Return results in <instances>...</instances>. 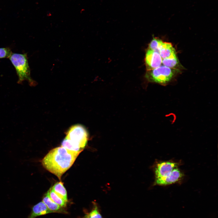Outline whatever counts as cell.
Instances as JSON below:
<instances>
[{
	"label": "cell",
	"mask_w": 218,
	"mask_h": 218,
	"mask_svg": "<svg viewBox=\"0 0 218 218\" xmlns=\"http://www.w3.org/2000/svg\"><path fill=\"white\" fill-rule=\"evenodd\" d=\"M81 152L62 147L50 150L41 161L43 167L60 180L62 175L73 165Z\"/></svg>",
	"instance_id": "6da1fadb"
},
{
	"label": "cell",
	"mask_w": 218,
	"mask_h": 218,
	"mask_svg": "<svg viewBox=\"0 0 218 218\" xmlns=\"http://www.w3.org/2000/svg\"><path fill=\"white\" fill-rule=\"evenodd\" d=\"M9 58L15 68L18 76V83H21L26 80L30 85H34L35 82L30 76V69L26 54L12 53Z\"/></svg>",
	"instance_id": "7a4b0ae2"
},
{
	"label": "cell",
	"mask_w": 218,
	"mask_h": 218,
	"mask_svg": "<svg viewBox=\"0 0 218 218\" xmlns=\"http://www.w3.org/2000/svg\"><path fill=\"white\" fill-rule=\"evenodd\" d=\"M175 72L174 69L161 65L157 68L148 71L146 77L150 82L165 85L172 79Z\"/></svg>",
	"instance_id": "3957f363"
},
{
	"label": "cell",
	"mask_w": 218,
	"mask_h": 218,
	"mask_svg": "<svg viewBox=\"0 0 218 218\" xmlns=\"http://www.w3.org/2000/svg\"><path fill=\"white\" fill-rule=\"evenodd\" d=\"M65 138L83 150L87 143L88 134L84 126L77 124L72 126L69 129Z\"/></svg>",
	"instance_id": "277c9868"
},
{
	"label": "cell",
	"mask_w": 218,
	"mask_h": 218,
	"mask_svg": "<svg viewBox=\"0 0 218 218\" xmlns=\"http://www.w3.org/2000/svg\"><path fill=\"white\" fill-rule=\"evenodd\" d=\"M179 165L177 162L169 161L158 163L154 169L155 179L168 176Z\"/></svg>",
	"instance_id": "5b68a950"
},
{
	"label": "cell",
	"mask_w": 218,
	"mask_h": 218,
	"mask_svg": "<svg viewBox=\"0 0 218 218\" xmlns=\"http://www.w3.org/2000/svg\"><path fill=\"white\" fill-rule=\"evenodd\" d=\"M145 59L148 71L157 68L162 64V59L159 53L149 49L146 52Z\"/></svg>",
	"instance_id": "8992f818"
},
{
	"label": "cell",
	"mask_w": 218,
	"mask_h": 218,
	"mask_svg": "<svg viewBox=\"0 0 218 218\" xmlns=\"http://www.w3.org/2000/svg\"><path fill=\"white\" fill-rule=\"evenodd\" d=\"M183 176L182 172L178 168H175L168 176L155 179L154 185L165 186L175 183L180 180Z\"/></svg>",
	"instance_id": "52a82bcc"
},
{
	"label": "cell",
	"mask_w": 218,
	"mask_h": 218,
	"mask_svg": "<svg viewBox=\"0 0 218 218\" xmlns=\"http://www.w3.org/2000/svg\"><path fill=\"white\" fill-rule=\"evenodd\" d=\"M53 213L49 209L45 203L40 202L31 208V211L27 218H35L40 216Z\"/></svg>",
	"instance_id": "ba28073f"
},
{
	"label": "cell",
	"mask_w": 218,
	"mask_h": 218,
	"mask_svg": "<svg viewBox=\"0 0 218 218\" xmlns=\"http://www.w3.org/2000/svg\"><path fill=\"white\" fill-rule=\"evenodd\" d=\"M159 53L162 59L177 57L174 48L169 42H163Z\"/></svg>",
	"instance_id": "9c48e42d"
},
{
	"label": "cell",
	"mask_w": 218,
	"mask_h": 218,
	"mask_svg": "<svg viewBox=\"0 0 218 218\" xmlns=\"http://www.w3.org/2000/svg\"><path fill=\"white\" fill-rule=\"evenodd\" d=\"M42 201L48 208L53 213H67L63 207L54 202L49 197L47 193L43 196Z\"/></svg>",
	"instance_id": "30bf717a"
},
{
	"label": "cell",
	"mask_w": 218,
	"mask_h": 218,
	"mask_svg": "<svg viewBox=\"0 0 218 218\" xmlns=\"http://www.w3.org/2000/svg\"><path fill=\"white\" fill-rule=\"evenodd\" d=\"M51 188L60 197L66 202H68L67 191L62 182H57Z\"/></svg>",
	"instance_id": "8fae6325"
},
{
	"label": "cell",
	"mask_w": 218,
	"mask_h": 218,
	"mask_svg": "<svg viewBox=\"0 0 218 218\" xmlns=\"http://www.w3.org/2000/svg\"><path fill=\"white\" fill-rule=\"evenodd\" d=\"M50 198L55 203L62 207L66 206L67 202L57 195L51 187L47 192Z\"/></svg>",
	"instance_id": "7c38bea8"
},
{
	"label": "cell",
	"mask_w": 218,
	"mask_h": 218,
	"mask_svg": "<svg viewBox=\"0 0 218 218\" xmlns=\"http://www.w3.org/2000/svg\"><path fill=\"white\" fill-rule=\"evenodd\" d=\"M61 146L70 150L81 152L83 150L70 140L65 138L61 142Z\"/></svg>",
	"instance_id": "4fadbf2b"
},
{
	"label": "cell",
	"mask_w": 218,
	"mask_h": 218,
	"mask_svg": "<svg viewBox=\"0 0 218 218\" xmlns=\"http://www.w3.org/2000/svg\"><path fill=\"white\" fill-rule=\"evenodd\" d=\"M179 61L177 57L163 59L162 61L163 65L172 69L176 67Z\"/></svg>",
	"instance_id": "5bb4252c"
},
{
	"label": "cell",
	"mask_w": 218,
	"mask_h": 218,
	"mask_svg": "<svg viewBox=\"0 0 218 218\" xmlns=\"http://www.w3.org/2000/svg\"><path fill=\"white\" fill-rule=\"evenodd\" d=\"M163 42L159 39L153 38L149 44V49L159 53Z\"/></svg>",
	"instance_id": "9a60e30c"
},
{
	"label": "cell",
	"mask_w": 218,
	"mask_h": 218,
	"mask_svg": "<svg viewBox=\"0 0 218 218\" xmlns=\"http://www.w3.org/2000/svg\"><path fill=\"white\" fill-rule=\"evenodd\" d=\"M12 52L9 48H0V58H9Z\"/></svg>",
	"instance_id": "2e32d148"
},
{
	"label": "cell",
	"mask_w": 218,
	"mask_h": 218,
	"mask_svg": "<svg viewBox=\"0 0 218 218\" xmlns=\"http://www.w3.org/2000/svg\"><path fill=\"white\" fill-rule=\"evenodd\" d=\"M86 218H102L97 207H96L86 216Z\"/></svg>",
	"instance_id": "e0dca14e"
},
{
	"label": "cell",
	"mask_w": 218,
	"mask_h": 218,
	"mask_svg": "<svg viewBox=\"0 0 218 218\" xmlns=\"http://www.w3.org/2000/svg\"><path fill=\"white\" fill-rule=\"evenodd\" d=\"M85 218H86V217Z\"/></svg>",
	"instance_id": "ac0fdd59"
}]
</instances>
